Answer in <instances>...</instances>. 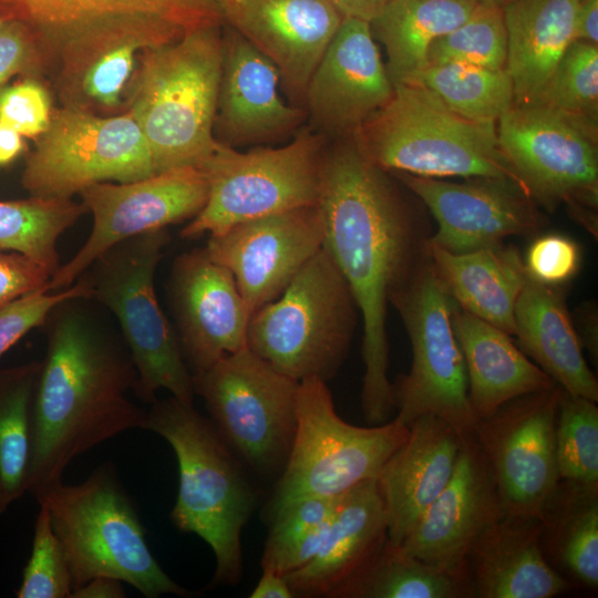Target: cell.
I'll use <instances>...</instances> for the list:
<instances>
[{
    "mask_svg": "<svg viewBox=\"0 0 598 598\" xmlns=\"http://www.w3.org/2000/svg\"><path fill=\"white\" fill-rule=\"evenodd\" d=\"M318 205L323 247L347 280L363 322L362 412L369 425L383 424L395 411L388 377L389 298L427 265L434 230L390 173L367 159L351 138L327 148Z\"/></svg>",
    "mask_w": 598,
    "mask_h": 598,
    "instance_id": "cell-1",
    "label": "cell"
},
{
    "mask_svg": "<svg viewBox=\"0 0 598 598\" xmlns=\"http://www.w3.org/2000/svg\"><path fill=\"white\" fill-rule=\"evenodd\" d=\"M48 316V341L32 409L28 492L37 499L62 482L71 461L132 429L146 411L128 398L137 373L130 351L78 302Z\"/></svg>",
    "mask_w": 598,
    "mask_h": 598,
    "instance_id": "cell-2",
    "label": "cell"
},
{
    "mask_svg": "<svg viewBox=\"0 0 598 598\" xmlns=\"http://www.w3.org/2000/svg\"><path fill=\"white\" fill-rule=\"evenodd\" d=\"M142 429L166 440L177 458L173 524L213 550V586L237 585L243 575L241 532L258 498L244 464L210 419L172 395L152 403Z\"/></svg>",
    "mask_w": 598,
    "mask_h": 598,
    "instance_id": "cell-3",
    "label": "cell"
},
{
    "mask_svg": "<svg viewBox=\"0 0 598 598\" xmlns=\"http://www.w3.org/2000/svg\"><path fill=\"white\" fill-rule=\"evenodd\" d=\"M221 58L220 24L187 31L141 54L125 111L141 127L156 173L199 167L218 146L214 122Z\"/></svg>",
    "mask_w": 598,
    "mask_h": 598,
    "instance_id": "cell-4",
    "label": "cell"
},
{
    "mask_svg": "<svg viewBox=\"0 0 598 598\" xmlns=\"http://www.w3.org/2000/svg\"><path fill=\"white\" fill-rule=\"evenodd\" d=\"M48 511L70 567L73 590L99 576L117 578L147 598L194 597L153 556L136 507L111 463L79 484L61 482L38 499Z\"/></svg>",
    "mask_w": 598,
    "mask_h": 598,
    "instance_id": "cell-5",
    "label": "cell"
},
{
    "mask_svg": "<svg viewBox=\"0 0 598 598\" xmlns=\"http://www.w3.org/2000/svg\"><path fill=\"white\" fill-rule=\"evenodd\" d=\"M350 138L386 172L502 178L528 194L499 147L496 123L463 117L416 85L394 84L391 100Z\"/></svg>",
    "mask_w": 598,
    "mask_h": 598,
    "instance_id": "cell-6",
    "label": "cell"
},
{
    "mask_svg": "<svg viewBox=\"0 0 598 598\" xmlns=\"http://www.w3.org/2000/svg\"><path fill=\"white\" fill-rule=\"evenodd\" d=\"M358 315L347 280L322 246L277 299L250 316L246 343L298 382H328L348 355Z\"/></svg>",
    "mask_w": 598,
    "mask_h": 598,
    "instance_id": "cell-7",
    "label": "cell"
},
{
    "mask_svg": "<svg viewBox=\"0 0 598 598\" xmlns=\"http://www.w3.org/2000/svg\"><path fill=\"white\" fill-rule=\"evenodd\" d=\"M168 241L166 228L133 236L103 252L83 275L91 286L90 299L118 321L137 373L134 394L152 404L159 390H167L179 402L194 405L193 375L154 287Z\"/></svg>",
    "mask_w": 598,
    "mask_h": 598,
    "instance_id": "cell-8",
    "label": "cell"
},
{
    "mask_svg": "<svg viewBox=\"0 0 598 598\" xmlns=\"http://www.w3.org/2000/svg\"><path fill=\"white\" fill-rule=\"evenodd\" d=\"M409 426L395 417L357 426L337 413L327 382H299L293 443L266 507L269 519L283 506L307 497H336L375 480L404 443Z\"/></svg>",
    "mask_w": 598,
    "mask_h": 598,
    "instance_id": "cell-9",
    "label": "cell"
},
{
    "mask_svg": "<svg viewBox=\"0 0 598 598\" xmlns=\"http://www.w3.org/2000/svg\"><path fill=\"white\" fill-rule=\"evenodd\" d=\"M324 137L301 127L291 142L277 148L240 152L219 143L198 167L208 183L206 204L181 237L215 235L246 220L318 204L328 148Z\"/></svg>",
    "mask_w": 598,
    "mask_h": 598,
    "instance_id": "cell-10",
    "label": "cell"
},
{
    "mask_svg": "<svg viewBox=\"0 0 598 598\" xmlns=\"http://www.w3.org/2000/svg\"><path fill=\"white\" fill-rule=\"evenodd\" d=\"M598 121L543 104H516L497 121L499 147L530 197L598 236Z\"/></svg>",
    "mask_w": 598,
    "mask_h": 598,
    "instance_id": "cell-11",
    "label": "cell"
},
{
    "mask_svg": "<svg viewBox=\"0 0 598 598\" xmlns=\"http://www.w3.org/2000/svg\"><path fill=\"white\" fill-rule=\"evenodd\" d=\"M193 385L240 462L260 476H279L296 434L299 382L245 347L193 375Z\"/></svg>",
    "mask_w": 598,
    "mask_h": 598,
    "instance_id": "cell-12",
    "label": "cell"
},
{
    "mask_svg": "<svg viewBox=\"0 0 598 598\" xmlns=\"http://www.w3.org/2000/svg\"><path fill=\"white\" fill-rule=\"evenodd\" d=\"M410 338L412 363L393 385L395 419L409 426L432 414L460 435L473 433L477 420L468 399L464 358L452 326L455 301L433 272L430 260L389 298Z\"/></svg>",
    "mask_w": 598,
    "mask_h": 598,
    "instance_id": "cell-13",
    "label": "cell"
},
{
    "mask_svg": "<svg viewBox=\"0 0 598 598\" xmlns=\"http://www.w3.org/2000/svg\"><path fill=\"white\" fill-rule=\"evenodd\" d=\"M28 155L21 183L30 196L71 198L100 182L128 183L156 174L134 116H101L63 107Z\"/></svg>",
    "mask_w": 598,
    "mask_h": 598,
    "instance_id": "cell-14",
    "label": "cell"
},
{
    "mask_svg": "<svg viewBox=\"0 0 598 598\" xmlns=\"http://www.w3.org/2000/svg\"><path fill=\"white\" fill-rule=\"evenodd\" d=\"M183 29L148 17H121L89 24L58 40L47 72L63 107L101 116L125 111L141 54L179 39Z\"/></svg>",
    "mask_w": 598,
    "mask_h": 598,
    "instance_id": "cell-15",
    "label": "cell"
},
{
    "mask_svg": "<svg viewBox=\"0 0 598 598\" xmlns=\"http://www.w3.org/2000/svg\"><path fill=\"white\" fill-rule=\"evenodd\" d=\"M561 389L513 399L478 420L473 436L494 482L502 515L536 517L557 487L555 427Z\"/></svg>",
    "mask_w": 598,
    "mask_h": 598,
    "instance_id": "cell-16",
    "label": "cell"
},
{
    "mask_svg": "<svg viewBox=\"0 0 598 598\" xmlns=\"http://www.w3.org/2000/svg\"><path fill=\"white\" fill-rule=\"evenodd\" d=\"M79 195L93 226L78 252L52 275L48 291L73 285L112 246L194 218L206 204L208 183L198 167L182 166L128 183H95Z\"/></svg>",
    "mask_w": 598,
    "mask_h": 598,
    "instance_id": "cell-17",
    "label": "cell"
},
{
    "mask_svg": "<svg viewBox=\"0 0 598 598\" xmlns=\"http://www.w3.org/2000/svg\"><path fill=\"white\" fill-rule=\"evenodd\" d=\"M436 221L430 243L462 254L497 246L511 236H533L546 225L538 204L508 179L474 177L463 183L389 172Z\"/></svg>",
    "mask_w": 598,
    "mask_h": 598,
    "instance_id": "cell-18",
    "label": "cell"
},
{
    "mask_svg": "<svg viewBox=\"0 0 598 598\" xmlns=\"http://www.w3.org/2000/svg\"><path fill=\"white\" fill-rule=\"evenodd\" d=\"M324 236L316 204L236 224L209 235L204 248L231 272L251 316L282 293L322 248Z\"/></svg>",
    "mask_w": 598,
    "mask_h": 598,
    "instance_id": "cell-19",
    "label": "cell"
},
{
    "mask_svg": "<svg viewBox=\"0 0 598 598\" xmlns=\"http://www.w3.org/2000/svg\"><path fill=\"white\" fill-rule=\"evenodd\" d=\"M166 290L174 330L192 375L247 347L249 311L231 272L205 248L174 259Z\"/></svg>",
    "mask_w": 598,
    "mask_h": 598,
    "instance_id": "cell-20",
    "label": "cell"
},
{
    "mask_svg": "<svg viewBox=\"0 0 598 598\" xmlns=\"http://www.w3.org/2000/svg\"><path fill=\"white\" fill-rule=\"evenodd\" d=\"M393 94L370 23L342 18L305 91L303 103L320 133L352 137Z\"/></svg>",
    "mask_w": 598,
    "mask_h": 598,
    "instance_id": "cell-21",
    "label": "cell"
},
{
    "mask_svg": "<svg viewBox=\"0 0 598 598\" xmlns=\"http://www.w3.org/2000/svg\"><path fill=\"white\" fill-rule=\"evenodd\" d=\"M501 515L494 482L471 433L463 436L450 482L420 516L400 547L472 589L467 566L471 549Z\"/></svg>",
    "mask_w": 598,
    "mask_h": 598,
    "instance_id": "cell-22",
    "label": "cell"
},
{
    "mask_svg": "<svg viewBox=\"0 0 598 598\" xmlns=\"http://www.w3.org/2000/svg\"><path fill=\"white\" fill-rule=\"evenodd\" d=\"M223 22L277 68L295 103L338 30L342 16L328 0H216Z\"/></svg>",
    "mask_w": 598,
    "mask_h": 598,
    "instance_id": "cell-23",
    "label": "cell"
},
{
    "mask_svg": "<svg viewBox=\"0 0 598 598\" xmlns=\"http://www.w3.org/2000/svg\"><path fill=\"white\" fill-rule=\"evenodd\" d=\"M275 64L233 28L223 32L221 72L214 135L236 148L276 141L302 124L306 110L279 94Z\"/></svg>",
    "mask_w": 598,
    "mask_h": 598,
    "instance_id": "cell-24",
    "label": "cell"
},
{
    "mask_svg": "<svg viewBox=\"0 0 598 598\" xmlns=\"http://www.w3.org/2000/svg\"><path fill=\"white\" fill-rule=\"evenodd\" d=\"M463 436L442 419L425 414L409 425L404 443L377 480L386 513V540L400 546L450 482Z\"/></svg>",
    "mask_w": 598,
    "mask_h": 598,
    "instance_id": "cell-25",
    "label": "cell"
},
{
    "mask_svg": "<svg viewBox=\"0 0 598 598\" xmlns=\"http://www.w3.org/2000/svg\"><path fill=\"white\" fill-rule=\"evenodd\" d=\"M544 524L536 517L501 515L474 543L468 560L473 597L551 598L569 584L549 563Z\"/></svg>",
    "mask_w": 598,
    "mask_h": 598,
    "instance_id": "cell-26",
    "label": "cell"
},
{
    "mask_svg": "<svg viewBox=\"0 0 598 598\" xmlns=\"http://www.w3.org/2000/svg\"><path fill=\"white\" fill-rule=\"evenodd\" d=\"M386 513L377 480L340 496L328 534L313 558L285 576L293 597L334 598L382 548Z\"/></svg>",
    "mask_w": 598,
    "mask_h": 598,
    "instance_id": "cell-27",
    "label": "cell"
},
{
    "mask_svg": "<svg viewBox=\"0 0 598 598\" xmlns=\"http://www.w3.org/2000/svg\"><path fill=\"white\" fill-rule=\"evenodd\" d=\"M452 326L464 358L468 399L477 421L513 399L557 385L513 342L512 336L461 309L456 302Z\"/></svg>",
    "mask_w": 598,
    "mask_h": 598,
    "instance_id": "cell-28",
    "label": "cell"
},
{
    "mask_svg": "<svg viewBox=\"0 0 598 598\" xmlns=\"http://www.w3.org/2000/svg\"><path fill=\"white\" fill-rule=\"evenodd\" d=\"M514 319L518 347L536 365L568 394L598 401V382L585 360L563 286L528 276Z\"/></svg>",
    "mask_w": 598,
    "mask_h": 598,
    "instance_id": "cell-29",
    "label": "cell"
},
{
    "mask_svg": "<svg viewBox=\"0 0 598 598\" xmlns=\"http://www.w3.org/2000/svg\"><path fill=\"white\" fill-rule=\"evenodd\" d=\"M429 258L461 309L514 336L515 306L529 276L515 246L503 243L454 254L430 243Z\"/></svg>",
    "mask_w": 598,
    "mask_h": 598,
    "instance_id": "cell-30",
    "label": "cell"
},
{
    "mask_svg": "<svg viewBox=\"0 0 598 598\" xmlns=\"http://www.w3.org/2000/svg\"><path fill=\"white\" fill-rule=\"evenodd\" d=\"M577 1L509 0L502 7L514 103L539 101L560 58L576 40Z\"/></svg>",
    "mask_w": 598,
    "mask_h": 598,
    "instance_id": "cell-31",
    "label": "cell"
},
{
    "mask_svg": "<svg viewBox=\"0 0 598 598\" xmlns=\"http://www.w3.org/2000/svg\"><path fill=\"white\" fill-rule=\"evenodd\" d=\"M0 17L27 24L45 52L64 35L121 17H148L184 31L221 24L216 0H0Z\"/></svg>",
    "mask_w": 598,
    "mask_h": 598,
    "instance_id": "cell-32",
    "label": "cell"
},
{
    "mask_svg": "<svg viewBox=\"0 0 598 598\" xmlns=\"http://www.w3.org/2000/svg\"><path fill=\"white\" fill-rule=\"evenodd\" d=\"M478 0H390L370 22L386 52L394 84L406 82L426 65L432 42L465 21Z\"/></svg>",
    "mask_w": 598,
    "mask_h": 598,
    "instance_id": "cell-33",
    "label": "cell"
},
{
    "mask_svg": "<svg viewBox=\"0 0 598 598\" xmlns=\"http://www.w3.org/2000/svg\"><path fill=\"white\" fill-rule=\"evenodd\" d=\"M543 542L575 581L598 587V485L560 480L543 509Z\"/></svg>",
    "mask_w": 598,
    "mask_h": 598,
    "instance_id": "cell-34",
    "label": "cell"
},
{
    "mask_svg": "<svg viewBox=\"0 0 598 598\" xmlns=\"http://www.w3.org/2000/svg\"><path fill=\"white\" fill-rule=\"evenodd\" d=\"M40 365L34 361L0 370V516L28 492Z\"/></svg>",
    "mask_w": 598,
    "mask_h": 598,
    "instance_id": "cell-35",
    "label": "cell"
},
{
    "mask_svg": "<svg viewBox=\"0 0 598 598\" xmlns=\"http://www.w3.org/2000/svg\"><path fill=\"white\" fill-rule=\"evenodd\" d=\"M473 597L465 582L385 540L377 555L334 595V598H463Z\"/></svg>",
    "mask_w": 598,
    "mask_h": 598,
    "instance_id": "cell-36",
    "label": "cell"
},
{
    "mask_svg": "<svg viewBox=\"0 0 598 598\" xmlns=\"http://www.w3.org/2000/svg\"><path fill=\"white\" fill-rule=\"evenodd\" d=\"M404 84L416 85L448 110L480 122L497 123L515 102L506 69L465 63L427 64Z\"/></svg>",
    "mask_w": 598,
    "mask_h": 598,
    "instance_id": "cell-37",
    "label": "cell"
},
{
    "mask_svg": "<svg viewBox=\"0 0 598 598\" xmlns=\"http://www.w3.org/2000/svg\"><path fill=\"white\" fill-rule=\"evenodd\" d=\"M86 213L71 198L0 202V250L20 252L52 275L60 268L59 237Z\"/></svg>",
    "mask_w": 598,
    "mask_h": 598,
    "instance_id": "cell-38",
    "label": "cell"
},
{
    "mask_svg": "<svg viewBox=\"0 0 598 598\" xmlns=\"http://www.w3.org/2000/svg\"><path fill=\"white\" fill-rule=\"evenodd\" d=\"M340 496L302 498L267 519L261 568L286 575L308 564L326 539Z\"/></svg>",
    "mask_w": 598,
    "mask_h": 598,
    "instance_id": "cell-39",
    "label": "cell"
},
{
    "mask_svg": "<svg viewBox=\"0 0 598 598\" xmlns=\"http://www.w3.org/2000/svg\"><path fill=\"white\" fill-rule=\"evenodd\" d=\"M506 59L507 34L502 7L478 2L465 21L432 42L426 65L465 63L506 69Z\"/></svg>",
    "mask_w": 598,
    "mask_h": 598,
    "instance_id": "cell-40",
    "label": "cell"
},
{
    "mask_svg": "<svg viewBox=\"0 0 598 598\" xmlns=\"http://www.w3.org/2000/svg\"><path fill=\"white\" fill-rule=\"evenodd\" d=\"M555 445L560 480L598 485V408L595 401L570 395L561 389Z\"/></svg>",
    "mask_w": 598,
    "mask_h": 598,
    "instance_id": "cell-41",
    "label": "cell"
},
{
    "mask_svg": "<svg viewBox=\"0 0 598 598\" xmlns=\"http://www.w3.org/2000/svg\"><path fill=\"white\" fill-rule=\"evenodd\" d=\"M535 104L598 121V44L575 40Z\"/></svg>",
    "mask_w": 598,
    "mask_h": 598,
    "instance_id": "cell-42",
    "label": "cell"
},
{
    "mask_svg": "<svg viewBox=\"0 0 598 598\" xmlns=\"http://www.w3.org/2000/svg\"><path fill=\"white\" fill-rule=\"evenodd\" d=\"M73 581L63 547L48 511L40 505L33 530L31 555L22 573L18 598H71Z\"/></svg>",
    "mask_w": 598,
    "mask_h": 598,
    "instance_id": "cell-43",
    "label": "cell"
},
{
    "mask_svg": "<svg viewBox=\"0 0 598 598\" xmlns=\"http://www.w3.org/2000/svg\"><path fill=\"white\" fill-rule=\"evenodd\" d=\"M76 283L59 291L47 288L34 290L0 309V358L29 331L44 326L50 312L59 303L91 298V286L82 275Z\"/></svg>",
    "mask_w": 598,
    "mask_h": 598,
    "instance_id": "cell-44",
    "label": "cell"
},
{
    "mask_svg": "<svg viewBox=\"0 0 598 598\" xmlns=\"http://www.w3.org/2000/svg\"><path fill=\"white\" fill-rule=\"evenodd\" d=\"M52 112L50 95L39 79L23 78L0 91V122L23 137L44 133Z\"/></svg>",
    "mask_w": 598,
    "mask_h": 598,
    "instance_id": "cell-45",
    "label": "cell"
},
{
    "mask_svg": "<svg viewBox=\"0 0 598 598\" xmlns=\"http://www.w3.org/2000/svg\"><path fill=\"white\" fill-rule=\"evenodd\" d=\"M47 72L39 37L27 24L7 20L0 27V91L14 75L35 78Z\"/></svg>",
    "mask_w": 598,
    "mask_h": 598,
    "instance_id": "cell-46",
    "label": "cell"
},
{
    "mask_svg": "<svg viewBox=\"0 0 598 598\" xmlns=\"http://www.w3.org/2000/svg\"><path fill=\"white\" fill-rule=\"evenodd\" d=\"M524 262L533 279L548 286H563L577 274L580 250L569 237L547 234L530 244Z\"/></svg>",
    "mask_w": 598,
    "mask_h": 598,
    "instance_id": "cell-47",
    "label": "cell"
},
{
    "mask_svg": "<svg viewBox=\"0 0 598 598\" xmlns=\"http://www.w3.org/2000/svg\"><path fill=\"white\" fill-rule=\"evenodd\" d=\"M51 274L29 257L0 250V309L40 288H47Z\"/></svg>",
    "mask_w": 598,
    "mask_h": 598,
    "instance_id": "cell-48",
    "label": "cell"
},
{
    "mask_svg": "<svg viewBox=\"0 0 598 598\" xmlns=\"http://www.w3.org/2000/svg\"><path fill=\"white\" fill-rule=\"evenodd\" d=\"M575 330L592 360H598V308L595 301H584L578 305L573 315Z\"/></svg>",
    "mask_w": 598,
    "mask_h": 598,
    "instance_id": "cell-49",
    "label": "cell"
},
{
    "mask_svg": "<svg viewBox=\"0 0 598 598\" xmlns=\"http://www.w3.org/2000/svg\"><path fill=\"white\" fill-rule=\"evenodd\" d=\"M576 40L598 44V0H578Z\"/></svg>",
    "mask_w": 598,
    "mask_h": 598,
    "instance_id": "cell-50",
    "label": "cell"
},
{
    "mask_svg": "<svg viewBox=\"0 0 598 598\" xmlns=\"http://www.w3.org/2000/svg\"><path fill=\"white\" fill-rule=\"evenodd\" d=\"M122 580L109 576H99L75 588L71 598H123L125 590Z\"/></svg>",
    "mask_w": 598,
    "mask_h": 598,
    "instance_id": "cell-51",
    "label": "cell"
},
{
    "mask_svg": "<svg viewBox=\"0 0 598 598\" xmlns=\"http://www.w3.org/2000/svg\"><path fill=\"white\" fill-rule=\"evenodd\" d=\"M343 17L371 22L390 0H328Z\"/></svg>",
    "mask_w": 598,
    "mask_h": 598,
    "instance_id": "cell-52",
    "label": "cell"
},
{
    "mask_svg": "<svg viewBox=\"0 0 598 598\" xmlns=\"http://www.w3.org/2000/svg\"><path fill=\"white\" fill-rule=\"evenodd\" d=\"M250 598H292V590L285 576L262 569V575L249 595Z\"/></svg>",
    "mask_w": 598,
    "mask_h": 598,
    "instance_id": "cell-53",
    "label": "cell"
},
{
    "mask_svg": "<svg viewBox=\"0 0 598 598\" xmlns=\"http://www.w3.org/2000/svg\"><path fill=\"white\" fill-rule=\"evenodd\" d=\"M24 148L23 136L0 122V166L14 162Z\"/></svg>",
    "mask_w": 598,
    "mask_h": 598,
    "instance_id": "cell-54",
    "label": "cell"
},
{
    "mask_svg": "<svg viewBox=\"0 0 598 598\" xmlns=\"http://www.w3.org/2000/svg\"><path fill=\"white\" fill-rule=\"evenodd\" d=\"M509 0H478V2L503 7Z\"/></svg>",
    "mask_w": 598,
    "mask_h": 598,
    "instance_id": "cell-55",
    "label": "cell"
},
{
    "mask_svg": "<svg viewBox=\"0 0 598 598\" xmlns=\"http://www.w3.org/2000/svg\"><path fill=\"white\" fill-rule=\"evenodd\" d=\"M7 20L0 17V27L6 22Z\"/></svg>",
    "mask_w": 598,
    "mask_h": 598,
    "instance_id": "cell-56",
    "label": "cell"
}]
</instances>
